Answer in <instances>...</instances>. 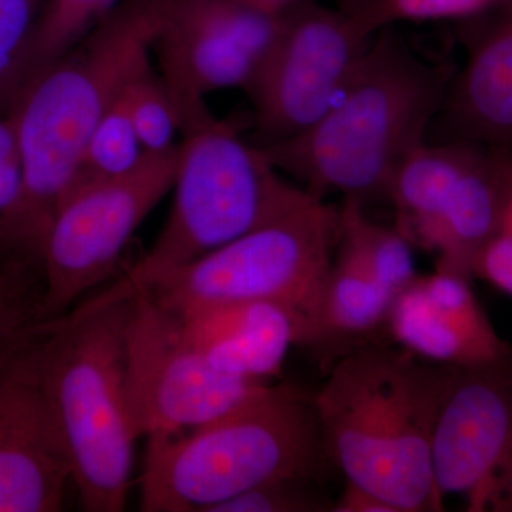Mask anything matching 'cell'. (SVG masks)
<instances>
[{
    "label": "cell",
    "mask_w": 512,
    "mask_h": 512,
    "mask_svg": "<svg viewBox=\"0 0 512 512\" xmlns=\"http://www.w3.org/2000/svg\"><path fill=\"white\" fill-rule=\"evenodd\" d=\"M175 318L192 348L215 369L261 382L281 375L289 350L305 338L301 320L269 302L218 303Z\"/></svg>",
    "instance_id": "cell-17"
},
{
    "label": "cell",
    "mask_w": 512,
    "mask_h": 512,
    "mask_svg": "<svg viewBox=\"0 0 512 512\" xmlns=\"http://www.w3.org/2000/svg\"><path fill=\"white\" fill-rule=\"evenodd\" d=\"M146 153H163L175 146L180 131L174 101L153 67L128 82L120 94Z\"/></svg>",
    "instance_id": "cell-21"
},
{
    "label": "cell",
    "mask_w": 512,
    "mask_h": 512,
    "mask_svg": "<svg viewBox=\"0 0 512 512\" xmlns=\"http://www.w3.org/2000/svg\"><path fill=\"white\" fill-rule=\"evenodd\" d=\"M121 2L123 0H45L33 30L22 87L83 42Z\"/></svg>",
    "instance_id": "cell-18"
},
{
    "label": "cell",
    "mask_w": 512,
    "mask_h": 512,
    "mask_svg": "<svg viewBox=\"0 0 512 512\" xmlns=\"http://www.w3.org/2000/svg\"><path fill=\"white\" fill-rule=\"evenodd\" d=\"M178 143L146 153L126 174L79 181L57 210L42 251L45 291L37 322L60 318L106 281L141 222L173 190Z\"/></svg>",
    "instance_id": "cell-9"
},
{
    "label": "cell",
    "mask_w": 512,
    "mask_h": 512,
    "mask_svg": "<svg viewBox=\"0 0 512 512\" xmlns=\"http://www.w3.org/2000/svg\"><path fill=\"white\" fill-rule=\"evenodd\" d=\"M328 463L315 393L269 383L197 429L147 440L140 507L212 512L258 485L319 481Z\"/></svg>",
    "instance_id": "cell-5"
},
{
    "label": "cell",
    "mask_w": 512,
    "mask_h": 512,
    "mask_svg": "<svg viewBox=\"0 0 512 512\" xmlns=\"http://www.w3.org/2000/svg\"><path fill=\"white\" fill-rule=\"evenodd\" d=\"M339 235V207L311 197L271 224L167 276L150 291L174 315L228 302H269L301 320L311 343Z\"/></svg>",
    "instance_id": "cell-7"
},
{
    "label": "cell",
    "mask_w": 512,
    "mask_h": 512,
    "mask_svg": "<svg viewBox=\"0 0 512 512\" xmlns=\"http://www.w3.org/2000/svg\"><path fill=\"white\" fill-rule=\"evenodd\" d=\"M23 332L0 356V512L62 511L72 466Z\"/></svg>",
    "instance_id": "cell-14"
},
{
    "label": "cell",
    "mask_w": 512,
    "mask_h": 512,
    "mask_svg": "<svg viewBox=\"0 0 512 512\" xmlns=\"http://www.w3.org/2000/svg\"><path fill=\"white\" fill-rule=\"evenodd\" d=\"M174 202L153 247L92 301L150 291L167 276L284 217L313 197L232 120L211 119L181 134Z\"/></svg>",
    "instance_id": "cell-6"
},
{
    "label": "cell",
    "mask_w": 512,
    "mask_h": 512,
    "mask_svg": "<svg viewBox=\"0 0 512 512\" xmlns=\"http://www.w3.org/2000/svg\"><path fill=\"white\" fill-rule=\"evenodd\" d=\"M144 156L146 150L119 96L90 136L76 184L90 178L126 174L134 170Z\"/></svg>",
    "instance_id": "cell-20"
},
{
    "label": "cell",
    "mask_w": 512,
    "mask_h": 512,
    "mask_svg": "<svg viewBox=\"0 0 512 512\" xmlns=\"http://www.w3.org/2000/svg\"><path fill=\"white\" fill-rule=\"evenodd\" d=\"M456 373L386 342L338 357L315 392L329 463L396 512L443 511L431 448Z\"/></svg>",
    "instance_id": "cell-2"
},
{
    "label": "cell",
    "mask_w": 512,
    "mask_h": 512,
    "mask_svg": "<svg viewBox=\"0 0 512 512\" xmlns=\"http://www.w3.org/2000/svg\"><path fill=\"white\" fill-rule=\"evenodd\" d=\"M454 72L424 59L393 28L379 30L338 100L298 136L261 146L313 197L365 207L387 200L400 165L439 116Z\"/></svg>",
    "instance_id": "cell-3"
},
{
    "label": "cell",
    "mask_w": 512,
    "mask_h": 512,
    "mask_svg": "<svg viewBox=\"0 0 512 512\" xmlns=\"http://www.w3.org/2000/svg\"><path fill=\"white\" fill-rule=\"evenodd\" d=\"M237 2L262 13V15L281 18L289 10L296 8L303 0H237Z\"/></svg>",
    "instance_id": "cell-29"
},
{
    "label": "cell",
    "mask_w": 512,
    "mask_h": 512,
    "mask_svg": "<svg viewBox=\"0 0 512 512\" xmlns=\"http://www.w3.org/2000/svg\"><path fill=\"white\" fill-rule=\"evenodd\" d=\"M474 275L512 296V205L505 208L494 237L478 255Z\"/></svg>",
    "instance_id": "cell-24"
},
{
    "label": "cell",
    "mask_w": 512,
    "mask_h": 512,
    "mask_svg": "<svg viewBox=\"0 0 512 512\" xmlns=\"http://www.w3.org/2000/svg\"><path fill=\"white\" fill-rule=\"evenodd\" d=\"M23 320V313L13 302L9 289L0 291V356L19 338L23 329L28 326Z\"/></svg>",
    "instance_id": "cell-27"
},
{
    "label": "cell",
    "mask_w": 512,
    "mask_h": 512,
    "mask_svg": "<svg viewBox=\"0 0 512 512\" xmlns=\"http://www.w3.org/2000/svg\"><path fill=\"white\" fill-rule=\"evenodd\" d=\"M19 160L18 134L9 114H0V163Z\"/></svg>",
    "instance_id": "cell-28"
},
{
    "label": "cell",
    "mask_w": 512,
    "mask_h": 512,
    "mask_svg": "<svg viewBox=\"0 0 512 512\" xmlns=\"http://www.w3.org/2000/svg\"><path fill=\"white\" fill-rule=\"evenodd\" d=\"M466 64L454 72L437 120L446 140L512 150V0L480 18Z\"/></svg>",
    "instance_id": "cell-16"
},
{
    "label": "cell",
    "mask_w": 512,
    "mask_h": 512,
    "mask_svg": "<svg viewBox=\"0 0 512 512\" xmlns=\"http://www.w3.org/2000/svg\"><path fill=\"white\" fill-rule=\"evenodd\" d=\"M332 507L318 481L282 480L251 488L212 512H332Z\"/></svg>",
    "instance_id": "cell-23"
},
{
    "label": "cell",
    "mask_w": 512,
    "mask_h": 512,
    "mask_svg": "<svg viewBox=\"0 0 512 512\" xmlns=\"http://www.w3.org/2000/svg\"><path fill=\"white\" fill-rule=\"evenodd\" d=\"M281 19L237 0H168L153 52L181 134L210 119L208 94L247 92L278 36Z\"/></svg>",
    "instance_id": "cell-12"
},
{
    "label": "cell",
    "mask_w": 512,
    "mask_h": 512,
    "mask_svg": "<svg viewBox=\"0 0 512 512\" xmlns=\"http://www.w3.org/2000/svg\"><path fill=\"white\" fill-rule=\"evenodd\" d=\"M167 3L123 0L13 101L8 114L18 134L22 190L0 228V248L18 264H42L47 231L79 178L94 128L128 82L151 67Z\"/></svg>",
    "instance_id": "cell-1"
},
{
    "label": "cell",
    "mask_w": 512,
    "mask_h": 512,
    "mask_svg": "<svg viewBox=\"0 0 512 512\" xmlns=\"http://www.w3.org/2000/svg\"><path fill=\"white\" fill-rule=\"evenodd\" d=\"M269 383L215 369L151 293L131 296L124 393L137 439H163L197 429Z\"/></svg>",
    "instance_id": "cell-10"
},
{
    "label": "cell",
    "mask_w": 512,
    "mask_h": 512,
    "mask_svg": "<svg viewBox=\"0 0 512 512\" xmlns=\"http://www.w3.org/2000/svg\"><path fill=\"white\" fill-rule=\"evenodd\" d=\"M384 339L437 365L471 369L512 356L477 301L470 279L436 268L394 299Z\"/></svg>",
    "instance_id": "cell-15"
},
{
    "label": "cell",
    "mask_w": 512,
    "mask_h": 512,
    "mask_svg": "<svg viewBox=\"0 0 512 512\" xmlns=\"http://www.w3.org/2000/svg\"><path fill=\"white\" fill-rule=\"evenodd\" d=\"M373 37L348 13L313 0L285 13L245 92L254 107V143H278L315 124L338 100Z\"/></svg>",
    "instance_id": "cell-11"
},
{
    "label": "cell",
    "mask_w": 512,
    "mask_h": 512,
    "mask_svg": "<svg viewBox=\"0 0 512 512\" xmlns=\"http://www.w3.org/2000/svg\"><path fill=\"white\" fill-rule=\"evenodd\" d=\"M505 0H338L367 32L393 28L399 23L471 22L498 8Z\"/></svg>",
    "instance_id": "cell-19"
},
{
    "label": "cell",
    "mask_w": 512,
    "mask_h": 512,
    "mask_svg": "<svg viewBox=\"0 0 512 512\" xmlns=\"http://www.w3.org/2000/svg\"><path fill=\"white\" fill-rule=\"evenodd\" d=\"M507 156L471 141L421 144L390 184L394 228L413 248L437 255L436 268L473 278L500 222Z\"/></svg>",
    "instance_id": "cell-8"
},
{
    "label": "cell",
    "mask_w": 512,
    "mask_h": 512,
    "mask_svg": "<svg viewBox=\"0 0 512 512\" xmlns=\"http://www.w3.org/2000/svg\"><path fill=\"white\" fill-rule=\"evenodd\" d=\"M332 512H396V510L375 494L355 484L346 483L342 493L333 501Z\"/></svg>",
    "instance_id": "cell-25"
},
{
    "label": "cell",
    "mask_w": 512,
    "mask_h": 512,
    "mask_svg": "<svg viewBox=\"0 0 512 512\" xmlns=\"http://www.w3.org/2000/svg\"><path fill=\"white\" fill-rule=\"evenodd\" d=\"M3 289H8V286H6L5 282L0 279V291H3Z\"/></svg>",
    "instance_id": "cell-30"
},
{
    "label": "cell",
    "mask_w": 512,
    "mask_h": 512,
    "mask_svg": "<svg viewBox=\"0 0 512 512\" xmlns=\"http://www.w3.org/2000/svg\"><path fill=\"white\" fill-rule=\"evenodd\" d=\"M22 190L19 160L0 163V228L15 210Z\"/></svg>",
    "instance_id": "cell-26"
},
{
    "label": "cell",
    "mask_w": 512,
    "mask_h": 512,
    "mask_svg": "<svg viewBox=\"0 0 512 512\" xmlns=\"http://www.w3.org/2000/svg\"><path fill=\"white\" fill-rule=\"evenodd\" d=\"M434 483L470 512H512V356L457 369L434 430Z\"/></svg>",
    "instance_id": "cell-13"
},
{
    "label": "cell",
    "mask_w": 512,
    "mask_h": 512,
    "mask_svg": "<svg viewBox=\"0 0 512 512\" xmlns=\"http://www.w3.org/2000/svg\"><path fill=\"white\" fill-rule=\"evenodd\" d=\"M45 0H0V114L9 113L23 82L37 18Z\"/></svg>",
    "instance_id": "cell-22"
},
{
    "label": "cell",
    "mask_w": 512,
    "mask_h": 512,
    "mask_svg": "<svg viewBox=\"0 0 512 512\" xmlns=\"http://www.w3.org/2000/svg\"><path fill=\"white\" fill-rule=\"evenodd\" d=\"M130 309L131 298L84 302L23 332L87 512H120L127 505L138 440L124 393Z\"/></svg>",
    "instance_id": "cell-4"
}]
</instances>
